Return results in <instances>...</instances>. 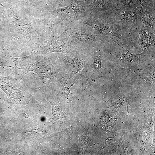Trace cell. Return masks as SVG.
<instances>
[{
  "label": "cell",
  "mask_w": 155,
  "mask_h": 155,
  "mask_svg": "<svg viewBox=\"0 0 155 155\" xmlns=\"http://www.w3.org/2000/svg\"><path fill=\"white\" fill-rule=\"evenodd\" d=\"M142 16L135 9H123L110 12V18L120 25L130 28L137 26L141 23Z\"/></svg>",
  "instance_id": "6da1fadb"
},
{
  "label": "cell",
  "mask_w": 155,
  "mask_h": 155,
  "mask_svg": "<svg viewBox=\"0 0 155 155\" xmlns=\"http://www.w3.org/2000/svg\"><path fill=\"white\" fill-rule=\"evenodd\" d=\"M154 13L146 12L142 16L141 22L143 29L154 33Z\"/></svg>",
  "instance_id": "7a4b0ae2"
},
{
  "label": "cell",
  "mask_w": 155,
  "mask_h": 155,
  "mask_svg": "<svg viewBox=\"0 0 155 155\" xmlns=\"http://www.w3.org/2000/svg\"><path fill=\"white\" fill-rule=\"evenodd\" d=\"M67 61L69 67L73 73L81 74L83 71V66L80 61L72 59Z\"/></svg>",
  "instance_id": "3957f363"
},
{
  "label": "cell",
  "mask_w": 155,
  "mask_h": 155,
  "mask_svg": "<svg viewBox=\"0 0 155 155\" xmlns=\"http://www.w3.org/2000/svg\"><path fill=\"white\" fill-rule=\"evenodd\" d=\"M141 54L135 55L129 53L128 50L127 53L125 54H120L118 55V57L123 61L129 62L133 61L138 60Z\"/></svg>",
  "instance_id": "277c9868"
},
{
  "label": "cell",
  "mask_w": 155,
  "mask_h": 155,
  "mask_svg": "<svg viewBox=\"0 0 155 155\" xmlns=\"http://www.w3.org/2000/svg\"><path fill=\"white\" fill-rule=\"evenodd\" d=\"M52 106L53 113L54 115V121H61L65 117V115L62 110L58 106L53 105L51 102Z\"/></svg>",
  "instance_id": "5b68a950"
},
{
  "label": "cell",
  "mask_w": 155,
  "mask_h": 155,
  "mask_svg": "<svg viewBox=\"0 0 155 155\" xmlns=\"http://www.w3.org/2000/svg\"><path fill=\"white\" fill-rule=\"evenodd\" d=\"M122 5L125 7H129L131 5V0H119Z\"/></svg>",
  "instance_id": "8992f818"
},
{
  "label": "cell",
  "mask_w": 155,
  "mask_h": 155,
  "mask_svg": "<svg viewBox=\"0 0 155 155\" xmlns=\"http://www.w3.org/2000/svg\"><path fill=\"white\" fill-rule=\"evenodd\" d=\"M69 92V88L66 87H64L61 90V94L63 96H66L67 98Z\"/></svg>",
  "instance_id": "52a82bcc"
},
{
  "label": "cell",
  "mask_w": 155,
  "mask_h": 155,
  "mask_svg": "<svg viewBox=\"0 0 155 155\" xmlns=\"http://www.w3.org/2000/svg\"><path fill=\"white\" fill-rule=\"evenodd\" d=\"M136 1L138 8H142L145 6V0H136Z\"/></svg>",
  "instance_id": "ba28073f"
},
{
  "label": "cell",
  "mask_w": 155,
  "mask_h": 155,
  "mask_svg": "<svg viewBox=\"0 0 155 155\" xmlns=\"http://www.w3.org/2000/svg\"><path fill=\"white\" fill-rule=\"evenodd\" d=\"M94 65L96 68L100 67L101 66V62L100 59L98 58L95 59L94 63Z\"/></svg>",
  "instance_id": "9c48e42d"
},
{
  "label": "cell",
  "mask_w": 155,
  "mask_h": 155,
  "mask_svg": "<svg viewBox=\"0 0 155 155\" xmlns=\"http://www.w3.org/2000/svg\"><path fill=\"white\" fill-rule=\"evenodd\" d=\"M94 3L98 5H100L101 6L104 5V3L103 0H95Z\"/></svg>",
  "instance_id": "30bf717a"
}]
</instances>
